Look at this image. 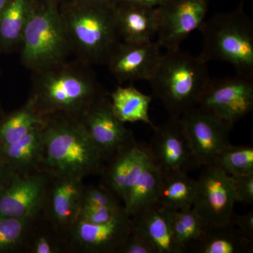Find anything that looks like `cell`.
Returning <instances> with one entry per match:
<instances>
[{
  "instance_id": "cell-1",
  "label": "cell",
  "mask_w": 253,
  "mask_h": 253,
  "mask_svg": "<svg viewBox=\"0 0 253 253\" xmlns=\"http://www.w3.org/2000/svg\"><path fill=\"white\" fill-rule=\"evenodd\" d=\"M33 73L28 100L44 117L62 115L79 120L96 101L109 94L91 65L78 59Z\"/></svg>"
},
{
  "instance_id": "cell-2",
  "label": "cell",
  "mask_w": 253,
  "mask_h": 253,
  "mask_svg": "<svg viewBox=\"0 0 253 253\" xmlns=\"http://www.w3.org/2000/svg\"><path fill=\"white\" fill-rule=\"evenodd\" d=\"M41 170L53 177L76 178L102 173L106 160L76 118L46 116Z\"/></svg>"
},
{
  "instance_id": "cell-3",
  "label": "cell",
  "mask_w": 253,
  "mask_h": 253,
  "mask_svg": "<svg viewBox=\"0 0 253 253\" xmlns=\"http://www.w3.org/2000/svg\"><path fill=\"white\" fill-rule=\"evenodd\" d=\"M113 0H61L59 11L72 52L89 65H106L121 44Z\"/></svg>"
},
{
  "instance_id": "cell-4",
  "label": "cell",
  "mask_w": 253,
  "mask_h": 253,
  "mask_svg": "<svg viewBox=\"0 0 253 253\" xmlns=\"http://www.w3.org/2000/svg\"><path fill=\"white\" fill-rule=\"evenodd\" d=\"M207 62L180 49L167 50L149 82L153 95L169 117L179 118L197 106L209 81Z\"/></svg>"
},
{
  "instance_id": "cell-5",
  "label": "cell",
  "mask_w": 253,
  "mask_h": 253,
  "mask_svg": "<svg viewBox=\"0 0 253 253\" xmlns=\"http://www.w3.org/2000/svg\"><path fill=\"white\" fill-rule=\"evenodd\" d=\"M201 59L230 63L237 74L253 77V23L244 0L229 12L217 13L205 21Z\"/></svg>"
},
{
  "instance_id": "cell-6",
  "label": "cell",
  "mask_w": 253,
  "mask_h": 253,
  "mask_svg": "<svg viewBox=\"0 0 253 253\" xmlns=\"http://www.w3.org/2000/svg\"><path fill=\"white\" fill-rule=\"evenodd\" d=\"M21 61L34 71L56 66L72 53L59 0H37L21 41Z\"/></svg>"
},
{
  "instance_id": "cell-7",
  "label": "cell",
  "mask_w": 253,
  "mask_h": 253,
  "mask_svg": "<svg viewBox=\"0 0 253 253\" xmlns=\"http://www.w3.org/2000/svg\"><path fill=\"white\" fill-rule=\"evenodd\" d=\"M196 107L234 126L253 111V77L210 78Z\"/></svg>"
},
{
  "instance_id": "cell-8",
  "label": "cell",
  "mask_w": 253,
  "mask_h": 253,
  "mask_svg": "<svg viewBox=\"0 0 253 253\" xmlns=\"http://www.w3.org/2000/svg\"><path fill=\"white\" fill-rule=\"evenodd\" d=\"M49 176L42 170L21 174L9 169L0 186V216L33 220L45 204Z\"/></svg>"
},
{
  "instance_id": "cell-9",
  "label": "cell",
  "mask_w": 253,
  "mask_h": 253,
  "mask_svg": "<svg viewBox=\"0 0 253 253\" xmlns=\"http://www.w3.org/2000/svg\"><path fill=\"white\" fill-rule=\"evenodd\" d=\"M193 208L207 226L231 221L236 202L231 176L214 165L204 166L196 179Z\"/></svg>"
},
{
  "instance_id": "cell-10",
  "label": "cell",
  "mask_w": 253,
  "mask_h": 253,
  "mask_svg": "<svg viewBox=\"0 0 253 253\" xmlns=\"http://www.w3.org/2000/svg\"><path fill=\"white\" fill-rule=\"evenodd\" d=\"M195 161L201 166L215 163L218 156L231 144L234 126L196 107L179 118Z\"/></svg>"
},
{
  "instance_id": "cell-11",
  "label": "cell",
  "mask_w": 253,
  "mask_h": 253,
  "mask_svg": "<svg viewBox=\"0 0 253 253\" xmlns=\"http://www.w3.org/2000/svg\"><path fill=\"white\" fill-rule=\"evenodd\" d=\"M148 148L153 161L164 176L188 173L200 167L193 156L179 118L169 117L155 126Z\"/></svg>"
},
{
  "instance_id": "cell-12",
  "label": "cell",
  "mask_w": 253,
  "mask_h": 253,
  "mask_svg": "<svg viewBox=\"0 0 253 253\" xmlns=\"http://www.w3.org/2000/svg\"><path fill=\"white\" fill-rule=\"evenodd\" d=\"M208 0H166L158 6L159 28L157 42L167 50L180 49L183 41L206 21Z\"/></svg>"
},
{
  "instance_id": "cell-13",
  "label": "cell",
  "mask_w": 253,
  "mask_h": 253,
  "mask_svg": "<svg viewBox=\"0 0 253 253\" xmlns=\"http://www.w3.org/2000/svg\"><path fill=\"white\" fill-rule=\"evenodd\" d=\"M79 121L106 162L120 150L135 141L132 131L113 113L109 94L93 104Z\"/></svg>"
},
{
  "instance_id": "cell-14",
  "label": "cell",
  "mask_w": 253,
  "mask_h": 253,
  "mask_svg": "<svg viewBox=\"0 0 253 253\" xmlns=\"http://www.w3.org/2000/svg\"><path fill=\"white\" fill-rule=\"evenodd\" d=\"M161 49L157 42L137 44L121 42L106 65L119 84L126 82L149 81L162 56Z\"/></svg>"
},
{
  "instance_id": "cell-15",
  "label": "cell",
  "mask_w": 253,
  "mask_h": 253,
  "mask_svg": "<svg viewBox=\"0 0 253 253\" xmlns=\"http://www.w3.org/2000/svg\"><path fill=\"white\" fill-rule=\"evenodd\" d=\"M68 231L73 244L83 252L116 253L131 234L130 218L124 210L108 222L94 224L78 220Z\"/></svg>"
},
{
  "instance_id": "cell-16",
  "label": "cell",
  "mask_w": 253,
  "mask_h": 253,
  "mask_svg": "<svg viewBox=\"0 0 253 253\" xmlns=\"http://www.w3.org/2000/svg\"><path fill=\"white\" fill-rule=\"evenodd\" d=\"M151 158L149 148L136 141L126 145L105 166L103 185L124 202L136 174Z\"/></svg>"
},
{
  "instance_id": "cell-17",
  "label": "cell",
  "mask_w": 253,
  "mask_h": 253,
  "mask_svg": "<svg viewBox=\"0 0 253 253\" xmlns=\"http://www.w3.org/2000/svg\"><path fill=\"white\" fill-rule=\"evenodd\" d=\"M113 9L122 42L134 44L147 42L157 35L160 23L158 7L114 1Z\"/></svg>"
},
{
  "instance_id": "cell-18",
  "label": "cell",
  "mask_w": 253,
  "mask_h": 253,
  "mask_svg": "<svg viewBox=\"0 0 253 253\" xmlns=\"http://www.w3.org/2000/svg\"><path fill=\"white\" fill-rule=\"evenodd\" d=\"M170 214V209L156 202L129 216L131 231L147 240L157 253H184L174 241Z\"/></svg>"
},
{
  "instance_id": "cell-19",
  "label": "cell",
  "mask_w": 253,
  "mask_h": 253,
  "mask_svg": "<svg viewBox=\"0 0 253 253\" xmlns=\"http://www.w3.org/2000/svg\"><path fill=\"white\" fill-rule=\"evenodd\" d=\"M54 178L56 181L48 189L45 201L50 219L58 228L69 230L78 220L85 186L81 179Z\"/></svg>"
},
{
  "instance_id": "cell-20",
  "label": "cell",
  "mask_w": 253,
  "mask_h": 253,
  "mask_svg": "<svg viewBox=\"0 0 253 253\" xmlns=\"http://www.w3.org/2000/svg\"><path fill=\"white\" fill-rule=\"evenodd\" d=\"M44 125L20 140L0 147V156L11 171L27 174L41 170L44 146Z\"/></svg>"
},
{
  "instance_id": "cell-21",
  "label": "cell",
  "mask_w": 253,
  "mask_h": 253,
  "mask_svg": "<svg viewBox=\"0 0 253 253\" xmlns=\"http://www.w3.org/2000/svg\"><path fill=\"white\" fill-rule=\"evenodd\" d=\"M253 241L245 236L230 221L224 225L207 226L204 237L189 252L195 253H253Z\"/></svg>"
},
{
  "instance_id": "cell-22",
  "label": "cell",
  "mask_w": 253,
  "mask_h": 253,
  "mask_svg": "<svg viewBox=\"0 0 253 253\" xmlns=\"http://www.w3.org/2000/svg\"><path fill=\"white\" fill-rule=\"evenodd\" d=\"M163 177V173L151 156L136 174L123 202V207L128 215H132L157 202Z\"/></svg>"
},
{
  "instance_id": "cell-23",
  "label": "cell",
  "mask_w": 253,
  "mask_h": 253,
  "mask_svg": "<svg viewBox=\"0 0 253 253\" xmlns=\"http://www.w3.org/2000/svg\"><path fill=\"white\" fill-rule=\"evenodd\" d=\"M37 0H9L0 12V53L21 44L25 28Z\"/></svg>"
},
{
  "instance_id": "cell-24",
  "label": "cell",
  "mask_w": 253,
  "mask_h": 253,
  "mask_svg": "<svg viewBox=\"0 0 253 253\" xmlns=\"http://www.w3.org/2000/svg\"><path fill=\"white\" fill-rule=\"evenodd\" d=\"M111 107L120 121L126 123H144L154 129L149 116L152 96L145 94L134 86H118L109 94Z\"/></svg>"
},
{
  "instance_id": "cell-25",
  "label": "cell",
  "mask_w": 253,
  "mask_h": 253,
  "mask_svg": "<svg viewBox=\"0 0 253 253\" xmlns=\"http://www.w3.org/2000/svg\"><path fill=\"white\" fill-rule=\"evenodd\" d=\"M45 121L46 117L42 116L28 100L22 107L0 121V147L20 140L43 126Z\"/></svg>"
},
{
  "instance_id": "cell-26",
  "label": "cell",
  "mask_w": 253,
  "mask_h": 253,
  "mask_svg": "<svg viewBox=\"0 0 253 253\" xmlns=\"http://www.w3.org/2000/svg\"><path fill=\"white\" fill-rule=\"evenodd\" d=\"M196 187V179L190 177L188 173L164 176L157 202L174 211L192 208Z\"/></svg>"
},
{
  "instance_id": "cell-27",
  "label": "cell",
  "mask_w": 253,
  "mask_h": 253,
  "mask_svg": "<svg viewBox=\"0 0 253 253\" xmlns=\"http://www.w3.org/2000/svg\"><path fill=\"white\" fill-rule=\"evenodd\" d=\"M170 219L174 241L184 253L204 237L207 226L194 208L171 210Z\"/></svg>"
},
{
  "instance_id": "cell-28",
  "label": "cell",
  "mask_w": 253,
  "mask_h": 253,
  "mask_svg": "<svg viewBox=\"0 0 253 253\" xmlns=\"http://www.w3.org/2000/svg\"><path fill=\"white\" fill-rule=\"evenodd\" d=\"M214 166L229 176L253 173V147L230 144L219 154Z\"/></svg>"
},
{
  "instance_id": "cell-29",
  "label": "cell",
  "mask_w": 253,
  "mask_h": 253,
  "mask_svg": "<svg viewBox=\"0 0 253 253\" xmlns=\"http://www.w3.org/2000/svg\"><path fill=\"white\" fill-rule=\"evenodd\" d=\"M32 221L0 216V253L18 252L27 244Z\"/></svg>"
},
{
  "instance_id": "cell-30",
  "label": "cell",
  "mask_w": 253,
  "mask_h": 253,
  "mask_svg": "<svg viewBox=\"0 0 253 253\" xmlns=\"http://www.w3.org/2000/svg\"><path fill=\"white\" fill-rule=\"evenodd\" d=\"M124 207H100V206L83 205L80 212L78 220L89 224H104L112 220L124 211Z\"/></svg>"
},
{
  "instance_id": "cell-31",
  "label": "cell",
  "mask_w": 253,
  "mask_h": 253,
  "mask_svg": "<svg viewBox=\"0 0 253 253\" xmlns=\"http://www.w3.org/2000/svg\"><path fill=\"white\" fill-rule=\"evenodd\" d=\"M83 205L100 206V207H121L116 196L104 186H91L84 188Z\"/></svg>"
},
{
  "instance_id": "cell-32",
  "label": "cell",
  "mask_w": 253,
  "mask_h": 253,
  "mask_svg": "<svg viewBox=\"0 0 253 253\" xmlns=\"http://www.w3.org/2000/svg\"><path fill=\"white\" fill-rule=\"evenodd\" d=\"M230 176L236 202L245 205H253V173Z\"/></svg>"
},
{
  "instance_id": "cell-33",
  "label": "cell",
  "mask_w": 253,
  "mask_h": 253,
  "mask_svg": "<svg viewBox=\"0 0 253 253\" xmlns=\"http://www.w3.org/2000/svg\"><path fill=\"white\" fill-rule=\"evenodd\" d=\"M116 253H157V251L147 240L131 231Z\"/></svg>"
},
{
  "instance_id": "cell-34",
  "label": "cell",
  "mask_w": 253,
  "mask_h": 253,
  "mask_svg": "<svg viewBox=\"0 0 253 253\" xmlns=\"http://www.w3.org/2000/svg\"><path fill=\"white\" fill-rule=\"evenodd\" d=\"M231 221L245 236L253 241V211L244 214L233 213Z\"/></svg>"
},
{
  "instance_id": "cell-35",
  "label": "cell",
  "mask_w": 253,
  "mask_h": 253,
  "mask_svg": "<svg viewBox=\"0 0 253 253\" xmlns=\"http://www.w3.org/2000/svg\"><path fill=\"white\" fill-rule=\"evenodd\" d=\"M31 251L34 253H56L61 251L59 245L49 236L39 235L33 240Z\"/></svg>"
},
{
  "instance_id": "cell-36",
  "label": "cell",
  "mask_w": 253,
  "mask_h": 253,
  "mask_svg": "<svg viewBox=\"0 0 253 253\" xmlns=\"http://www.w3.org/2000/svg\"><path fill=\"white\" fill-rule=\"evenodd\" d=\"M114 1H129V2L137 3V4L153 6V7H158L162 5L166 0H114Z\"/></svg>"
},
{
  "instance_id": "cell-37",
  "label": "cell",
  "mask_w": 253,
  "mask_h": 253,
  "mask_svg": "<svg viewBox=\"0 0 253 253\" xmlns=\"http://www.w3.org/2000/svg\"><path fill=\"white\" fill-rule=\"evenodd\" d=\"M9 169V167L6 166L4 160H3L2 158L0 156V186H1L3 181H4L5 176H6V174H7Z\"/></svg>"
},
{
  "instance_id": "cell-38",
  "label": "cell",
  "mask_w": 253,
  "mask_h": 253,
  "mask_svg": "<svg viewBox=\"0 0 253 253\" xmlns=\"http://www.w3.org/2000/svg\"><path fill=\"white\" fill-rule=\"evenodd\" d=\"M9 0H0V12L4 9L5 6L9 2Z\"/></svg>"
},
{
  "instance_id": "cell-39",
  "label": "cell",
  "mask_w": 253,
  "mask_h": 253,
  "mask_svg": "<svg viewBox=\"0 0 253 253\" xmlns=\"http://www.w3.org/2000/svg\"><path fill=\"white\" fill-rule=\"evenodd\" d=\"M113 1H114V0H113Z\"/></svg>"
}]
</instances>
